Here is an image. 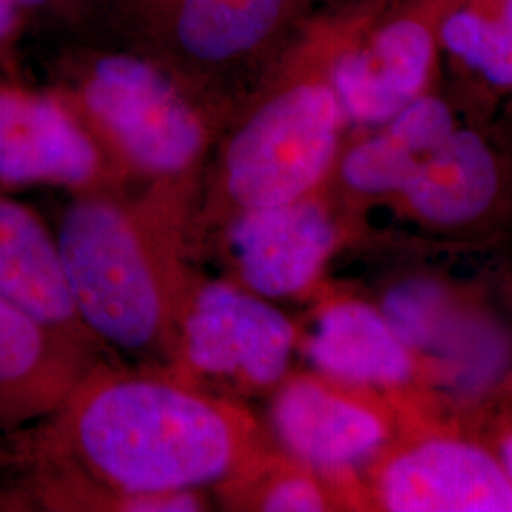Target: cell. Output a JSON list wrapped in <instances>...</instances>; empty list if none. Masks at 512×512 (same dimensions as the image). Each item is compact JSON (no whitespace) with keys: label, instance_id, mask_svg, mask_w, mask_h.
<instances>
[{"label":"cell","instance_id":"5","mask_svg":"<svg viewBox=\"0 0 512 512\" xmlns=\"http://www.w3.org/2000/svg\"><path fill=\"white\" fill-rule=\"evenodd\" d=\"M294 344L291 319L268 298L234 279L194 275L173 372L236 399L239 393L281 384L287 378Z\"/></svg>","mask_w":512,"mask_h":512},{"label":"cell","instance_id":"16","mask_svg":"<svg viewBox=\"0 0 512 512\" xmlns=\"http://www.w3.org/2000/svg\"><path fill=\"white\" fill-rule=\"evenodd\" d=\"M446 46L499 86H512V0L501 21H486L461 12L444 23Z\"/></svg>","mask_w":512,"mask_h":512},{"label":"cell","instance_id":"15","mask_svg":"<svg viewBox=\"0 0 512 512\" xmlns=\"http://www.w3.org/2000/svg\"><path fill=\"white\" fill-rule=\"evenodd\" d=\"M285 0H181L177 37L205 63L249 54L274 29Z\"/></svg>","mask_w":512,"mask_h":512},{"label":"cell","instance_id":"7","mask_svg":"<svg viewBox=\"0 0 512 512\" xmlns=\"http://www.w3.org/2000/svg\"><path fill=\"white\" fill-rule=\"evenodd\" d=\"M213 232L222 238L232 279L268 300L310 289L338 241L332 213L315 192L241 211Z\"/></svg>","mask_w":512,"mask_h":512},{"label":"cell","instance_id":"13","mask_svg":"<svg viewBox=\"0 0 512 512\" xmlns=\"http://www.w3.org/2000/svg\"><path fill=\"white\" fill-rule=\"evenodd\" d=\"M0 294L55 327L93 342L74 311L54 232L29 205L4 192H0Z\"/></svg>","mask_w":512,"mask_h":512},{"label":"cell","instance_id":"18","mask_svg":"<svg viewBox=\"0 0 512 512\" xmlns=\"http://www.w3.org/2000/svg\"><path fill=\"white\" fill-rule=\"evenodd\" d=\"M18 8L16 0H0V54L8 50L16 35Z\"/></svg>","mask_w":512,"mask_h":512},{"label":"cell","instance_id":"19","mask_svg":"<svg viewBox=\"0 0 512 512\" xmlns=\"http://www.w3.org/2000/svg\"><path fill=\"white\" fill-rule=\"evenodd\" d=\"M16 465L14 433H0V478H8Z\"/></svg>","mask_w":512,"mask_h":512},{"label":"cell","instance_id":"11","mask_svg":"<svg viewBox=\"0 0 512 512\" xmlns=\"http://www.w3.org/2000/svg\"><path fill=\"white\" fill-rule=\"evenodd\" d=\"M433 42L416 21H397L368 50L344 55L332 71V90L344 116L359 124H387L420 93Z\"/></svg>","mask_w":512,"mask_h":512},{"label":"cell","instance_id":"3","mask_svg":"<svg viewBox=\"0 0 512 512\" xmlns=\"http://www.w3.org/2000/svg\"><path fill=\"white\" fill-rule=\"evenodd\" d=\"M342 120L336 93L319 82L258 105L226 139L213 183L192 211L190 251L236 213L313 194L334 162Z\"/></svg>","mask_w":512,"mask_h":512},{"label":"cell","instance_id":"14","mask_svg":"<svg viewBox=\"0 0 512 512\" xmlns=\"http://www.w3.org/2000/svg\"><path fill=\"white\" fill-rule=\"evenodd\" d=\"M497 184V165L486 143L473 131L454 129L421 156L401 196L420 219L456 226L492 205Z\"/></svg>","mask_w":512,"mask_h":512},{"label":"cell","instance_id":"9","mask_svg":"<svg viewBox=\"0 0 512 512\" xmlns=\"http://www.w3.org/2000/svg\"><path fill=\"white\" fill-rule=\"evenodd\" d=\"M272 427L281 446L315 473L338 476L374 458L387 440L384 418L325 376H298L277 385Z\"/></svg>","mask_w":512,"mask_h":512},{"label":"cell","instance_id":"12","mask_svg":"<svg viewBox=\"0 0 512 512\" xmlns=\"http://www.w3.org/2000/svg\"><path fill=\"white\" fill-rule=\"evenodd\" d=\"M315 370L349 387H391L412 374V349L380 308L361 300H338L317 315L306 344Z\"/></svg>","mask_w":512,"mask_h":512},{"label":"cell","instance_id":"1","mask_svg":"<svg viewBox=\"0 0 512 512\" xmlns=\"http://www.w3.org/2000/svg\"><path fill=\"white\" fill-rule=\"evenodd\" d=\"M8 505L40 511L202 512L264 452L238 399L173 370L103 361L46 420L14 433Z\"/></svg>","mask_w":512,"mask_h":512},{"label":"cell","instance_id":"17","mask_svg":"<svg viewBox=\"0 0 512 512\" xmlns=\"http://www.w3.org/2000/svg\"><path fill=\"white\" fill-rule=\"evenodd\" d=\"M380 310L408 348H427L437 340L442 300L435 287L425 283L401 285L385 296Z\"/></svg>","mask_w":512,"mask_h":512},{"label":"cell","instance_id":"2","mask_svg":"<svg viewBox=\"0 0 512 512\" xmlns=\"http://www.w3.org/2000/svg\"><path fill=\"white\" fill-rule=\"evenodd\" d=\"M74 311L112 361L173 370L194 272L188 217L122 186L73 192L55 228Z\"/></svg>","mask_w":512,"mask_h":512},{"label":"cell","instance_id":"4","mask_svg":"<svg viewBox=\"0 0 512 512\" xmlns=\"http://www.w3.org/2000/svg\"><path fill=\"white\" fill-rule=\"evenodd\" d=\"M76 99L120 169L143 179V194L177 209L190 224L192 181L211 141L202 109L167 74L133 55L97 59Z\"/></svg>","mask_w":512,"mask_h":512},{"label":"cell","instance_id":"20","mask_svg":"<svg viewBox=\"0 0 512 512\" xmlns=\"http://www.w3.org/2000/svg\"><path fill=\"white\" fill-rule=\"evenodd\" d=\"M499 461L505 469V473L509 476L512 484V431L501 442V454H499Z\"/></svg>","mask_w":512,"mask_h":512},{"label":"cell","instance_id":"6","mask_svg":"<svg viewBox=\"0 0 512 512\" xmlns=\"http://www.w3.org/2000/svg\"><path fill=\"white\" fill-rule=\"evenodd\" d=\"M118 184L92 131L57 95L0 82V186L73 192Z\"/></svg>","mask_w":512,"mask_h":512},{"label":"cell","instance_id":"8","mask_svg":"<svg viewBox=\"0 0 512 512\" xmlns=\"http://www.w3.org/2000/svg\"><path fill=\"white\" fill-rule=\"evenodd\" d=\"M103 361L112 359L90 340L0 294V433L50 418Z\"/></svg>","mask_w":512,"mask_h":512},{"label":"cell","instance_id":"21","mask_svg":"<svg viewBox=\"0 0 512 512\" xmlns=\"http://www.w3.org/2000/svg\"><path fill=\"white\" fill-rule=\"evenodd\" d=\"M19 6H27V8H33V6H42V4H46V2H50V0H16Z\"/></svg>","mask_w":512,"mask_h":512},{"label":"cell","instance_id":"10","mask_svg":"<svg viewBox=\"0 0 512 512\" xmlns=\"http://www.w3.org/2000/svg\"><path fill=\"white\" fill-rule=\"evenodd\" d=\"M378 497L393 512H512L499 458L463 440H427L395 456L380 473Z\"/></svg>","mask_w":512,"mask_h":512}]
</instances>
